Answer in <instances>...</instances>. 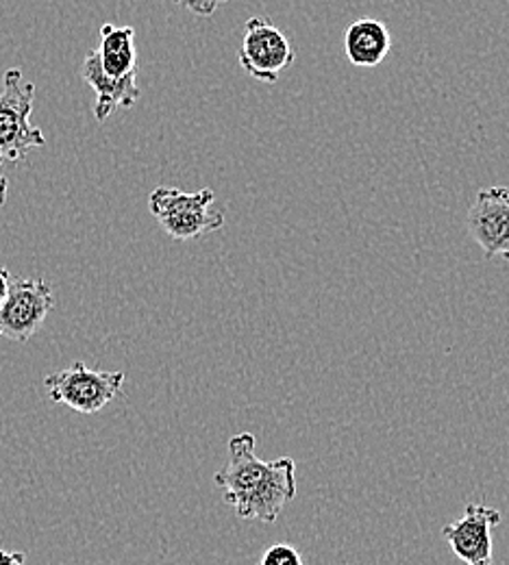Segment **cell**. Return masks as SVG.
Wrapping results in <instances>:
<instances>
[{"instance_id":"1","label":"cell","mask_w":509,"mask_h":565,"mask_svg":"<svg viewBox=\"0 0 509 565\" xmlns=\"http://www.w3.org/2000/svg\"><path fill=\"white\" fill-rule=\"evenodd\" d=\"M214 483L237 518L273 524L298 492L296 461H262L255 455V435L240 433L229 439V459Z\"/></svg>"},{"instance_id":"2","label":"cell","mask_w":509,"mask_h":565,"mask_svg":"<svg viewBox=\"0 0 509 565\" xmlns=\"http://www.w3.org/2000/svg\"><path fill=\"white\" fill-rule=\"evenodd\" d=\"M148 210L159 226L177 242L199 239L219 231L224 224V213L216 210V194L210 188L199 192L157 188L148 199Z\"/></svg>"},{"instance_id":"3","label":"cell","mask_w":509,"mask_h":565,"mask_svg":"<svg viewBox=\"0 0 509 565\" xmlns=\"http://www.w3.org/2000/svg\"><path fill=\"white\" fill-rule=\"evenodd\" d=\"M35 85L24 81L20 68H9L2 76L0 92V166L18 163L33 148L46 143L44 131L31 122Z\"/></svg>"},{"instance_id":"4","label":"cell","mask_w":509,"mask_h":565,"mask_svg":"<svg viewBox=\"0 0 509 565\" xmlns=\"http://www.w3.org/2000/svg\"><path fill=\"white\" fill-rule=\"evenodd\" d=\"M125 372L92 370L83 361L53 372L44 379L51 403L66 405L76 414L94 416L123 394Z\"/></svg>"},{"instance_id":"5","label":"cell","mask_w":509,"mask_h":565,"mask_svg":"<svg viewBox=\"0 0 509 565\" xmlns=\"http://www.w3.org/2000/svg\"><path fill=\"white\" fill-rule=\"evenodd\" d=\"M55 309L53 287L44 279H11L0 302V338L29 342Z\"/></svg>"},{"instance_id":"6","label":"cell","mask_w":509,"mask_h":565,"mask_svg":"<svg viewBox=\"0 0 509 565\" xmlns=\"http://www.w3.org/2000/svg\"><path fill=\"white\" fill-rule=\"evenodd\" d=\"M296 60L288 35L268 18H248L242 33L237 62L242 71L262 83H277L282 72L288 71Z\"/></svg>"},{"instance_id":"7","label":"cell","mask_w":509,"mask_h":565,"mask_svg":"<svg viewBox=\"0 0 509 565\" xmlns=\"http://www.w3.org/2000/svg\"><path fill=\"white\" fill-rule=\"evenodd\" d=\"M501 524V511L488 504H468L464 515L442 529L453 555L466 565H495L492 529Z\"/></svg>"},{"instance_id":"8","label":"cell","mask_w":509,"mask_h":565,"mask_svg":"<svg viewBox=\"0 0 509 565\" xmlns=\"http://www.w3.org/2000/svg\"><path fill=\"white\" fill-rule=\"evenodd\" d=\"M468 233L481 246L484 257L509 262V188H486L468 212Z\"/></svg>"},{"instance_id":"9","label":"cell","mask_w":509,"mask_h":565,"mask_svg":"<svg viewBox=\"0 0 509 565\" xmlns=\"http://www.w3.org/2000/svg\"><path fill=\"white\" fill-rule=\"evenodd\" d=\"M81 76L96 94L94 116L98 122H105L118 109H131L142 96V92L138 87V74H131L125 78H114V76L105 74L98 64L96 51L87 53V57L81 66Z\"/></svg>"},{"instance_id":"10","label":"cell","mask_w":509,"mask_h":565,"mask_svg":"<svg viewBox=\"0 0 509 565\" xmlns=\"http://www.w3.org/2000/svg\"><path fill=\"white\" fill-rule=\"evenodd\" d=\"M390 49L392 38L381 20L360 18L344 33V53L356 68H377Z\"/></svg>"},{"instance_id":"11","label":"cell","mask_w":509,"mask_h":565,"mask_svg":"<svg viewBox=\"0 0 509 565\" xmlns=\"http://www.w3.org/2000/svg\"><path fill=\"white\" fill-rule=\"evenodd\" d=\"M96 57H98V64L103 72L114 78H125V76L138 74L136 29L103 24Z\"/></svg>"},{"instance_id":"12","label":"cell","mask_w":509,"mask_h":565,"mask_svg":"<svg viewBox=\"0 0 509 565\" xmlns=\"http://www.w3.org/2000/svg\"><path fill=\"white\" fill-rule=\"evenodd\" d=\"M259 565H305L300 553L290 544H275L264 555Z\"/></svg>"},{"instance_id":"13","label":"cell","mask_w":509,"mask_h":565,"mask_svg":"<svg viewBox=\"0 0 509 565\" xmlns=\"http://www.w3.org/2000/svg\"><path fill=\"white\" fill-rule=\"evenodd\" d=\"M172 2H177L179 7L188 9L190 13H194L199 18H210L229 0H172Z\"/></svg>"},{"instance_id":"14","label":"cell","mask_w":509,"mask_h":565,"mask_svg":"<svg viewBox=\"0 0 509 565\" xmlns=\"http://www.w3.org/2000/svg\"><path fill=\"white\" fill-rule=\"evenodd\" d=\"M24 562H26L24 553H13V551L0 548V565H24Z\"/></svg>"},{"instance_id":"15","label":"cell","mask_w":509,"mask_h":565,"mask_svg":"<svg viewBox=\"0 0 509 565\" xmlns=\"http://www.w3.org/2000/svg\"><path fill=\"white\" fill-rule=\"evenodd\" d=\"M9 285H11V275L7 268H0V302L4 300L7 291H9Z\"/></svg>"},{"instance_id":"16","label":"cell","mask_w":509,"mask_h":565,"mask_svg":"<svg viewBox=\"0 0 509 565\" xmlns=\"http://www.w3.org/2000/svg\"><path fill=\"white\" fill-rule=\"evenodd\" d=\"M7 196H9V181L7 177H0V207H4Z\"/></svg>"}]
</instances>
